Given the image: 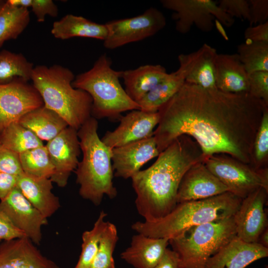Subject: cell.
I'll use <instances>...</instances> for the list:
<instances>
[{"label": "cell", "instance_id": "cell-1", "mask_svg": "<svg viewBox=\"0 0 268 268\" xmlns=\"http://www.w3.org/2000/svg\"><path fill=\"white\" fill-rule=\"evenodd\" d=\"M268 104L249 92L221 91L185 82L158 112L153 136L160 153L186 135L205 158L227 154L254 167V139Z\"/></svg>", "mask_w": 268, "mask_h": 268}, {"label": "cell", "instance_id": "cell-2", "mask_svg": "<svg viewBox=\"0 0 268 268\" xmlns=\"http://www.w3.org/2000/svg\"><path fill=\"white\" fill-rule=\"evenodd\" d=\"M157 157L150 167L131 178L136 209L149 222L160 219L175 207L184 175L204 159L197 143L186 135L175 139Z\"/></svg>", "mask_w": 268, "mask_h": 268}, {"label": "cell", "instance_id": "cell-3", "mask_svg": "<svg viewBox=\"0 0 268 268\" xmlns=\"http://www.w3.org/2000/svg\"><path fill=\"white\" fill-rule=\"evenodd\" d=\"M242 201L227 192L205 199L178 203L160 219L152 222L137 221L132 228L150 237L170 240L190 227L233 216Z\"/></svg>", "mask_w": 268, "mask_h": 268}, {"label": "cell", "instance_id": "cell-4", "mask_svg": "<svg viewBox=\"0 0 268 268\" xmlns=\"http://www.w3.org/2000/svg\"><path fill=\"white\" fill-rule=\"evenodd\" d=\"M98 128L97 119L91 116L77 131L83 156L75 171L79 195L96 206L105 195L110 199L117 195L113 183L112 149L102 142Z\"/></svg>", "mask_w": 268, "mask_h": 268}, {"label": "cell", "instance_id": "cell-5", "mask_svg": "<svg viewBox=\"0 0 268 268\" xmlns=\"http://www.w3.org/2000/svg\"><path fill=\"white\" fill-rule=\"evenodd\" d=\"M72 71L60 65L34 67L31 80L44 106L60 115L77 131L91 116L92 100L86 91L74 88Z\"/></svg>", "mask_w": 268, "mask_h": 268}, {"label": "cell", "instance_id": "cell-6", "mask_svg": "<svg viewBox=\"0 0 268 268\" xmlns=\"http://www.w3.org/2000/svg\"><path fill=\"white\" fill-rule=\"evenodd\" d=\"M122 72L114 69L110 59L103 54L90 69L75 76L72 86L86 91L92 98V117L116 120L123 112L140 110L120 83Z\"/></svg>", "mask_w": 268, "mask_h": 268}, {"label": "cell", "instance_id": "cell-7", "mask_svg": "<svg viewBox=\"0 0 268 268\" xmlns=\"http://www.w3.org/2000/svg\"><path fill=\"white\" fill-rule=\"evenodd\" d=\"M236 236L233 216L190 227L169 243L184 268H205L209 258Z\"/></svg>", "mask_w": 268, "mask_h": 268}, {"label": "cell", "instance_id": "cell-8", "mask_svg": "<svg viewBox=\"0 0 268 268\" xmlns=\"http://www.w3.org/2000/svg\"><path fill=\"white\" fill-rule=\"evenodd\" d=\"M207 169L226 187L228 192L243 199L260 188L268 191V169H255L224 154L205 158Z\"/></svg>", "mask_w": 268, "mask_h": 268}, {"label": "cell", "instance_id": "cell-9", "mask_svg": "<svg viewBox=\"0 0 268 268\" xmlns=\"http://www.w3.org/2000/svg\"><path fill=\"white\" fill-rule=\"evenodd\" d=\"M160 2L163 7L174 11L175 28L181 34L188 33L193 25L202 31L209 32L215 19L227 27L235 21L212 0H161Z\"/></svg>", "mask_w": 268, "mask_h": 268}, {"label": "cell", "instance_id": "cell-10", "mask_svg": "<svg viewBox=\"0 0 268 268\" xmlns=\"http://www.w3.org/2000/svg\"><path fill=\"white\" fill-rule=\"evenodd\" d=\"M166 24L163 13L154 7H150L136 16L107 22L105 25L107 35L103 41L104 46L113 50L141 41L157 33Z\"/></svg>", "mask_w": 268, "mask_h": 268}, {"label": "cell", "instance_id": "cell-11", "mask_svg": "<svg viewBox=\"0 0 268 268\" xmlns=\"http://www.w3.org/2000/svg\"><path fill=\"white\" fill-rule=\"evenodd\" d=\"M28 81L15 77L0 84V134L27 113L44 106L40 94Z\"/></svg>", "mask_w": 268, "mask_h": 268}, {"label": "cell", "instance_id": "cell-12", "mask_svg": "<svg viewBox=\"0 0 268 268\" xmlns=\"http://www.w3.org/2000/svg\"><path fill=\"white\" fill-rule=\"evenodd\" d=\"M46 146L54 168L50 179L58 187L64 188L79 162L81 149L77 131L68 126L48 141Z\"/></svg>", "mask_w": 268, "mask_h": 268}, {"label": "cell", "instance_id": "cell-13", "mask_svg": "<svg viewBox=\"0 0 268 268\" xmlns=\"http://www.w3.org/2000/svg\"><path fill=\"white\" fill-rule=\"evenodd\" d=\"M0 209L36 245L40 244L42 228L48 224V218L28 201L17 186L0 201Z\"/></svg>", "mask_w": 268, "mask_h": 268}, {"label": "cell", "instance_id": "cell-14", "mask_svg": "<svg viewBox=\"0 0 268 268\" xmlns=\"http://www.w3.org/2000/svg\"><path fill=\"white\" fill-rule=\"evenodd\" d=\"M268 192L263 188L254 191L242 199L233 215L236 236L247 243H257L263 231L268 227V218L265 206Z\"/></svg>", "mask_w": 268, "mask_h": 268}, {"label": "cell", "instance_id": "cell-15", "mask_svg": "<svg viewBox=\"0 0 268 268\" xmlns=\"http://www.w3.org/2000/svg\"><path fill=\"white\" fill-rule=\"evenodd\" d=\"M158 112L149 113L134 110L122 116L119 126L113 131H107L101 138L111 149L153 135L154 129L158 124Z\"/></svg>", "mask_w": 268, "mask_h": 268}, {"label": "cell", "instance_id": "cell-16", "mask_svg": "<svg viewBox=\"0 0 268 268\" xmlns=\"http://www.w3.org/2000/svg\"><path fill=\"white\" fill-rule=\"evenodd\" d=\"M112 152L114 176L125 179L132 178L144 164L160 153L153 135L114 148Z\"/></svg>", "mask_w": 268, "mask_h": 268}, {"label": "cell", "instance_id": "cell-17", "mask_svg": "<svg viewBox=\"0 0 268 268\" xmlns=\"http://www.w3.org/2000/svg\"><path fill=\"white\" fill-rule=\"evenodd\" d=\"M228 192V188L206 167L203 160L193 165L180 184L177 203L201 200Z\"/></svg>", "mask_w": 268, "mask_h": 268}, {"label": "cell", "instance_id": "cell-18", "mask_svg": "<svg viewBox=\"0 0 268 268\" xmlns=\"http://www.w3.org/2000/svg\"><path fill=\"white\" fill-rule=\"evenodd\" d=\"M0 268H60L28 237L0 242Z\"/></svg>", "mask_w": 268, "mask_h": 268}, {"label": "cell", "instance_id": "cell-19", "mask_svg": "<svg viewBox=\"0 0 268 268\" xmlns=\"http://www.w3.org/2000/svg\"><path fill=\"white\" fill-rule=\"evenodd\" d=\"M268 256V248L246 242L237 236L207 260L205 268H245Z\"/></svg>", "mask_w": 268, "mask_h": 268}, {"label": "cell", "instance_id": "cell-20", "mask_svg": "<svg viewBox=\"0 0 268 268\" xmlns=\"http://www.w3.org/2000/svg\"><path fill=\"white\" fill-rule=\"evenodd\" d=\"M217 54L215 48L204 43L196 51L180 54L179 63L188 71L185 82L204 88H216L214 65Z\"/></svg>", "mask_w": 268, "mask_h": 268}, {"label": "cell", "instance_id": "cell-21", "mask_svg": "<svg viewBox=\"0 0 268 268\" xmlns=\"http://www.w3.org/2000/svg\"><path fill=\"white\" fill-rule=\"evenodd\" d=\"M50 178H37L24 174L17 176V187L28 201L47 218L60 208L59 198L53 192Z\"/></svg>", "mask_w": 268, "mask_h": 268}, {"label": "cell", "instance_id": "cell-22", "mask_svg": "<svg viewBox=\"0 0 268 268\" xmlns=\"http://www.w3.org/2000/svg\"><path fill=\"white\" fill-rule=\"evenodd\" d=\"M214 68L217 89L227 93L249 92V74L237 53L217 54Z\"/></svg>", "mask_w": 268, "mask_h": 268}, {"label": "cell", "instance_id": "cell-23", "mask_svg": "<svg viewBox=\"0 0 268 268\" xmlns=\"http://www.w3.org/2000/svg\"><path fill=\"white\" fill-rule=\"evenodd\" d=\"M167 238H156L137 233L121 258L135 268H153L162 257L169 244Z\"/></svg>", "mask_w": 268, "mask_h": 268}, {"label": "cell", "instance_id": "cell-24", "mask_svg": "<svg viewBox=\"0 0 268 268\" xmlns=\"http://www.w3.org/2000/svg\"><path fill=\"white\" fill-rule=\"evenodd\" d=\"M160 65H146L132 69L122 70L125 90L129 97L137 103L147 92L168 74Z\"/></svg>", "mask_w": 268, "mask_h": 268}, {"label": "cell", "instance_id": "cell-25", "mask_svg": "<svg viewBox=\"0 0 268 268\" xmlns=\"http://www.w3.org/2000/svg\"><path fill=\"white\" fill-rule=\"evenodd\" d=\"M51 33L55 38L61 40L84 37L104 41L107 35V29L105 24L96 23L81 16L67 14L53 23Z\"/></svg>", "mask_w": 268, "mask_h": 268}, {"label": "cell", "instance_id": "cell-26", "mask_svg": "<svg viewBox=\"0 0 268 268\" xmlns=\"http://www.w3.org/2000/svg\"><path fill=\"white\" fill-rule=\"evenodd\" d=\"M188 71L182 65L167 75L137 102L140 110L157 112L180 89L185 82Z\"/></svg>", "mask_w": 268, "mask_h": 268}, {"label": "cell", "instance_id": "cell-27", "mask_svg": "<svg viewBox=\"0 0 268 268\" xmlns=\"http://www.w3.org/2000/svg\"><path fill=\"white\" fill-rule=\"evenodd\" d=\"M19 123L31 130L42 141L47 142L68 126L60 115L45 106L27 113Z\"/></svg>", "mask_w": 268, "mask_h": 268}, {"label": "cell", "instance_id": "cell-28", "mask_svg": "<svg viewBox=\"0 0 268 268\" xmlns=\"http://www.w3.org/2000/svg\"><path fill=\"white\" fill-rule=\"evenodd\" d=\"M30 13L27 8L16 6L8 0L0 3V48L4 43L17 39L29 24Z\"/></svg>", "mask_w": 268, "mask_h": 268}, {"label": "cell", "instance_id": "cell-29", "mask_svg": "<svg viewBox=\"0 0 268 268\" xmlns=\"http://www.w3.org/2000/svg\"><path fill=\"white\" fill-rule=\"evenodd\" d=\"M33 64L21 53L3 49L0 51V84L10 82L15 77L31 80Z\"/></svg>", "mask_w": 268, "mask_h": 268}, {"label": "cell", "instance_id": "cell-30", "mask_svg": "<svg viewBox=\"0 0 268 268\" xmlns=\"http://www.w3.org/2000/svg\"><path fill=\"white\" fill-rule=\"evenodd\" d=\"M0 143L19 154L44 145L34 133L19 122L10 124L2 131Z\"/></svg>", "mask_w": 268, "mask_h": 268}, {"label": "cell", "instance_id": "cell-31", "mask_svg": "<svg viewBox=\"0 0 268 268\" xmlns=\"http://www.w3.org/2000/svg\"><path fill=\"white\" fill-rule=\"evenodd\" d=\"M23 172L28 175L51 178L54 168L46 145L31 149L19 154Z\"/></svg>", "mask_w": 268, "mask_h": 268}, {"label": "cell", "instance_id": "cell-32", "mask_svg": "<svg viewBox=\"0 0 268 268\" xmlns=\"http://www.w3.org/2000/svg\"><path fill=\"white\" fill-rule=\"evenodd\" d=\"M248 74L268 71V42L246 41L237 46V53Z\"/></svg>", "mask_w": 268, "mask_h": 268}, {"label": "cell", "instance_id": "cell-33", "mask_svg": "<svg viewBox=\"0 0 268 268\" xmlns=\"http://www.w3.org/2000/svg\"><path fill=\"white\" fill-rule=\"evenodd\" d=\"M106 215L103 210L101 211L92 228L83 233L81 253L73 268H90L98 248L101 235L107 224L105 221Z\"/></svg>", "mask_w": 268, "mask_h": 268}, {"label": "cell", "instance_id": "cell-34", "mask_svg": "<svg viewBox=\"0 0 268 268\" xmlns=\"http://www.w3.org/2000/svg\"><path fill=\"white\" fill-rule=\"evenodd\" d=\"M118 240V231L116 226L110 222H107L90 268H115L113 254Z\"/></svg>", "mask_w": 268, "mask_h": 268}, {"label": "cell", "instance_id": "cell-35", "mask_svg": "<svg viewBox=\"0 0 268 268\" xmlns=\"http://www.w3.org/2000/svg\"><path fill=\"white\" fill-rule=\"evenodd\" d=\"M268 155V108L265 109L253 145L254 167H263L264 162Z\"/></svg>", "mask_w": 268, "mask_h": 268}, {"label": "cell", "instance_id": "cell-36", "mask_svg": "<svg viewBox=\"0 0 268 268\" xmlns=\"http://www.w3.org/2000/svg\"><path fill=\"white\" fill-rule=\"evenodd\" d=\"M13 5L28 8L31 7L39 22H43L47 15L56 17L58 6L52 0H8Z\"/></svg>", "mask_w": 268, "mask_h": 268}, {"label": "cell", "instance_id": "cell-37", "mask_svg": "<svg viewBox=\"0 0 268 268\" xmlns=\"http://www.w3.org/2000/svg\"><path fill=\"white\" fill-rule=\"evenodd\" d=\"M249 93L268 104V71H258L248 75Z\"/></svg>", "mask_w": 268, "mask_h": 268}, {"label": "cell", "instance_id": "cell-38", "mask_svg": "<svg viewBox=\"0 0 268 268\" xmlns=\"http://www.w3.org/2000/svg\"><path fill=\"white\" fill-rule=\"evenodd\" d=\"M0 172L18 176L23 173L19 154L0 143Z\"/></svg>", "mask_w": 268, "mask_h": 268}, {"label": "cell", "instance_id": "cell-39", "mask_svg": "<svg viewBox=\"0 0 268 268\" xmlns=\"http://www.w3.org/2000/svg\"><path fill=\"white\" fill-rule=\"evenodd\" d=\"M219 6L233 18L250 20V8L249 0H220L217 2Z\"/></svg>", "mask_w": 268, "mask_h": 268}, {"label": "cell", "instance_id": "cell-40", "mask_svg": "<svg viewBox=\"0 0 268 268\" xmlns=\"http://www.w3.org/2000/svg\"><path fill=\"white\" fill-rule=\"evenodd\" d=\"M250 26L264 23L268 19V0H250Z\"/></svg>", "mask_w": 268, "mask_h": 268}, {"label": "cell", "instance_id": "cell-41", "mask_svg": "<svg viewBox=\"0 0 268 268\" xmlns=\"http://www.w3.org/2000/svg\"><path fill=\"white\" fill-rule=\"evenodd\" d=\"M26 236L0 209V241H8Z\"/></svg>", "mask_w": 268, "mask_h": 268}, {"label": "cell", "instance_id": "cell-42", "mask_svg": "<svg viewBox=\"0 0 268 268\" xmlns=\"http://www.w3.org/2000/svg\"><path fill=\"white\" fill-rule=\"evenodd\" d=\"M244 38L246 41L268 42V21L248 27L244 32Z\"/></svg>", "mask_w": 268, "mask_h": 268}, {"label": "cell", "instance_id": "cell-43", "mask_svg": "<svg viewBox=\"0 0 268 268\" xmlns=\"http://www.w3.org/2000/svg\"><path fill=\"white\" fill-rule=\"evenodd\" d=\"M153 268H184L178 254L167 248L160 260Z\"/></svg>", "mask_w": 268, "mask_h": 268}, {"label": "cell", "instance_id": "cell-44", "mask_svg": "<svg viewBox=\"0 0 268 268\" xmlns=\"http://www.w3.org/2000/svg\"><path fill=\"white\" fill-rule=\"evenodd\" d=\"M17 176L0 172V201L17 186Z\"/></svg>", "mask_w": 268, "mask_h": 268}, {"label": "cell", "instance_id": "cell-45", "mask_svg": "<svg viewBox=\"0 0 268 268\" xmlns=\"http://www.w3.org/2000/svg\"><path fill=\"white\" fill-rule=\"evenodd\" d=\"M257 243L263 247L268 248V227L261 233Z\"/></svg>", "mask_w": 268, "mask_h": 268}, {"label": "cell", "instance_id": "cell-46", "mask_svg": "<svg viewBox=\"0 0 268 268\" xmlns=\"http://www.w3.org/2000/svg\"><path fill=\"white\" fill-rule=\"evenodd\" d=\"M268 268V266H266L265 268Z\"/></svg>", "mask_w": 268, "mask_h": 268}, {"label": "cell", "instance_id": "cell-47", "mask_svg": "<svg viewBox=\"0 0 268 268\" xmlns=\"http://www.w3.org/2000/svg\"><path fill=\"white\" fill-rule=\"evenodd\" d=\"M1 1V0H0V3Z\"/></svg>", "mask_w": 268, "mask_h": 268}, {"label": "cell", "instance_id": "cell-48", "mask_svg": "<svg viewBox=\"0 0 268 268\" xmlns=\"http://www.w3.org/2000/svg\"><path fill=\"white\" fill-rule=\"evenodd\" d=\"M0 242H1V241H0Z\"/></svg>", "mask_w": 268, "mask_h": 268}]
</instances>
